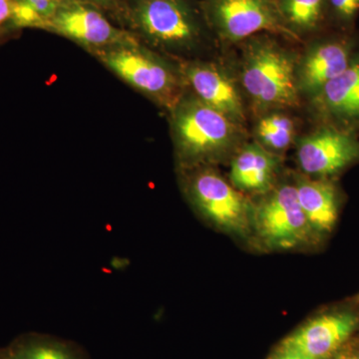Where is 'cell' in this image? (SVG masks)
Returning <instances> with one entry per match:
<instances>
[{"label": "cell", "mask_w": 359, "mask_h": 359, "mask_svg": "<svg viewBox=\"0 0 359 359\" xmlns=\"http://www.w3.org/2000/svg\"><path fill=\"white\" fill-rule=\"evenodd\" d=\"M124 25L153 49L188 53L211 32L193 0H124Z\"/></svg>", "instance_id": "1"}, {"label": "cell", "mask_w": 359, "mask_h": 359, "mask_svg": "<svg viewBox=\"0 0 359 359\" xmlns=\"http://www.w3.org/2000/svg\"><path fill=\"white\" fill-rule=\"evenodd\" d=\"M175 149L182 169L207 166L237 147L241 125L190 94L171 110Z\"/></svg>", "instance_id": "2"}, {"label": "cell", "mask_w": 359, "mask_h": 359, "mask_svg": "<svg viewBox=\"0 0 359 359\" xmlns=\"http://www.w3.org/2000/svg\"><path fill=\"white\" fill-rule=\"evenodd\" d=\"M241 82L259 109L292 107L299 103L297 59L269 35L245 40Z\"/></svg>", "instance_id": "3"}, {"label": "cell", "mask_w": 359, "mask_h": 359, "mask_svg": "<svg viewBox=\"0 0 359 359\" xmlns=\"http://www.w3.org/2000/svg\"><path fill=\"white\" fill-rule=\"evenodd\" d=\"M92 54L123 81L170 111L183 96L181 71L138 39Z\"/></svg>", "instance_id": "4"}, {"label": "cell", "mask_w": 359, "mask_h": 359, "mask_svg": "<svg viewBox=\"0 0 359 359\" xmlns=\"http://www.w3.org/2000/svg\"><path fill=\"white\" fill-rule=\"evenodd\" d=\"M183 176L187 198L210 224L238 236L252 231L254 208L221 175L200 166L183 170Z\"/></svg>", "instance_id": "5"}, {"label": "cell", "mask_w": 359, "mask_h": 359, "mask_svg": "<svg viewBox=\"0 0 359 359\" xmlns=\"http://www.w3.org/2000/svg\"><path fill=\"white\" fill-rule=\"evenodd\" d=\"M210 29L229 43L268 32L299 41L283 22L276 0H201Z\"/></svg>", "instance_id": "6"}, {"label": "cell", "mask_w": 359, "mask_h": 359, "mask_svg": "<svg viewBox=\"0 0 359 359\" xmlns=\"http://www.w3.org/2000/svg\"><path fill=\"white\" fill-rule=\"evenodd\" d=\"M252 228L271 249H292L313 237L292 185L278 187L254 208Z\"/></svg>", "instance_id": "7"}, {"label": "cell", "mask_w": 359, "mask_h": 359, "mask_svg": "<svg viewBox=\"0 0 359 359\" xmlns=\"http://www.w3.org/2000/svg\"><path fill=\"white\" fill-rule=\"evenodd\" d=\"M44 30L76 42L90 53L137 39L129 30L114 25L98 7L67 0L59 6Z\"/></svg>", "instance_id": "8"}, {"label": "cell", "mask_w": 359, "mask_h": 359, "mask_svg": "<svg viewBox=\"0 0 359 359\" xmlns=\"http://www.w3.org/2000/svg\"><path fill=\"white\" fill-rule=\"evenodd\" d=\"M334 32L311 42L297 60V88L311 100L346 69L358 48L359 39L353 32Z\"/></svg>", "instance_id": "9"}, {"label": "cell", "mask_w": 359, "mask_h": 359, "mask_svg": "<svg viewBox=\"0 0 359 359\" xmlns=\"http://www.w3.org/2000/svg\"><path fill=\"white\" fill-rule=\"evenodd\" d=\"M297 162L313 178L330 179L359 162V135L321 123L297 144Z\"/></svg>", "instance_id": "10"}, {"label": "cell", "mask_w": 359, "mask_h": 359, "mask_svg": "<svg viewBox=\"0 0 359 359\" xmlns=\"http://www.w3.org/2000/svg\"><path fill=\"white\" fill-rule=\"evenodd\" d=\"M358 321V316L351 311L323 314L287 337L278 351L311 359H327L353 334Z\"/></svg>", "instance_id": "11"}, {"label": "cell", "mask_w": 359, "mask_h": 359, "mask_svg": "<svg viewBox=\"0 0 359 359\" xmlns=\"http://www.w3.org/2000/svg\"><path fill=\"white\" fill-rule=\"evenodd\" d=\"M193 94L212 109L238 125L245 120V106L238 86L226 72L210 62L195 61L181 71Z\"/></svg>", "instance_id": "12"}, {"label": "cell", "mask_w": 359, "mask_h": 359, "mask_svg": "<svg viewBox=\"0 0 359 359\" xmlns=\"http://www.w3.org/2000/svg\"><path fill=\"white\" fill-rule=\"evenodd\" d=\"M311 102L321 123L359 135V46L346 69Z\"/></svg>", "instance_id": "13"}, {"label": "cell", "mask_w": 359, "mask_h": 359, "mask_svg": "<svg viewBox=\"0 0 359 359\" xmlns=\"http://www.w3.org/2000/svg\"><path fill=\"white\" fill-rule=\"evenodd\" d=\"M297 199L316 237L330 233L339 218V194L330 179L301 178L295 184Z\"/></svg>", "instance_id": "14"}, {"label": "cell", "mask_w": 359, "mask_h": 359, "mask_svg": "<svg viewBox=\"0 0 359 359\" xmlns=\"http://www.w3.org/2000/svg\"><path fill=\"white\" fill-rule=\"evenodd\" d=\"M278 157L259 143L243 146L231 164V185L238 191L266 193L275 182Z\"/></svg>", "instance_id": "15"}, {"label": "cell", "mask_w": 359, "mask_h": 359, "mask_svg": "<svg viewBox=\"0 0 359 359\" xmlns=\"http://www.w3.org/2000/svg\"><path fill=\"white\" fill-rule=\"evenodd\" d=\"M276 4L283 22L299 39L328 25L327 0H276Z\"/></svg>", "instance_id": "16"}, {"label": "cell", "mask_w": 359, "mask_h": 359, "mask_svg": "<svg viewBox=\"0 0 359 359\" xmlns=\"http://www.w3.org/2000/svg\"><path fill=\"white\" fill-rule=\"evenodd\" d=\"M1 353L6 359H80L66 344L36 334L14 340Z\"/></svg>", "instance_id": "17"}, {"label": "cell", "mask_w": 359, "mask_h": 359, "mask_svg": "<svg viewBox=\"0 0 359 359\" xmlns=\"http://www.w3.org/2000/svg\"><path fill=\"white\" fill-rule=\"evenodd\" d=\"M294 123L282 113H269L256 126L257 143L271 153L283 152L290 147L294 137Z\"/></svg>", "instance_id": "18"}, {"label": "cell", "mask_w": 359, "mask_h": 359, "mask_svg": "<svg viewBox=\"0 0 359 359\" xmlns=\"http://www.w3.org/2000/svg\"><path fill=\"white\" fill-rule=\"evenodd\" d=\"M359 15V0H327L328 25L339 32H353Z\"/></svg>", "instance_id": "19"}, {"label": "cell", "mask_w": 359, "mask_h": 359, "mask_svg": "<svg viewBox=\"0 0 359 359\" xmlns=\"http://www.w3.org/2000/svg\"><path fill=\"white\" fill-rule=\"evenodd\" d=\"M21 6H25L39 21V29L44 30L48 21L62 4L65 0H14Z\"/></svg>", "instance_id": "20"}, {"label": "cell", "mask_w": 359, "mask_h": 359, "mask_svg": "<svg viewBox=\"0 0 359 359\" xmlns=\"http://www.w3.org/2000/svg\"><path fill=\"white\" fill-rule=\"evenodd\" d=\"M86 4L98 7L108 16H112L120 25H124L125 1L124 0H86Z\"/></svg>", "instance_id": "21"}, {"label": "cell", "mask_w": 359, "mask_h": 359, "mask_svg": "<svg viewBox=\"0 0 359 359\" xmlns=\"http://www.w3.org/2000/svg\"><path fill=\"white\" fill-rule=\"evenodd\" d=\"M13 0H0V32H7L13 11Z\"/></svg>", "instance_id": "22"}, {"label": "cell", "mask_w": 359, "mask_h": 359, "mask_svg": "<svg viewBox=\"0 0 359 359\" xmlns=\"http://www.w3.org/2000/svg\"><path fill=\"white\" fill-rule=\"evenodd\" d=\"M271 359H311L306 356L299 355V354L287 353V351H278L273 354Z\"/></svg>", "instance_id": "23"}, {"label": "cell", "mask_w": 359, "mask_h": 359, "mask_svg": "<svg viewBox=\"0 0 359 359\" xmlns=\"http://www.w3.org/2000/svg\"><path fill=\"white\" fill-rule=\"evenodd\" d=\"M334 359H359V353H346L339 354Z\"/></svg>", "instance_id": "24"}, {"label": "cell", "mask_w": 359, "mask_h": 359, "mask_svg": "<svg viewBox=\"0 0 359 359\" xmlns=\"http://www.w3.org/2000/svg\"><path fill=\"white\" fill-rule=\"evenodd\" d=\"M0 359H6V358H4V354L1 353V351H0Z\"/></svg>", "instance_id": "25"}, {"label": "cell", "mask_w": 359, "mask_h": 359, "mask_svg": "<svg viewBox=\"0 0 359 359\" xmlns=\"http://www.w3.org/2000/svg\"><path fill=\"white\" fill-rule=\"evenodd\" d=\"M4 33H6V32H0V37H1V36H2V35H4Z\"/></svg>", "instance_id": "26"}]
</instances>
